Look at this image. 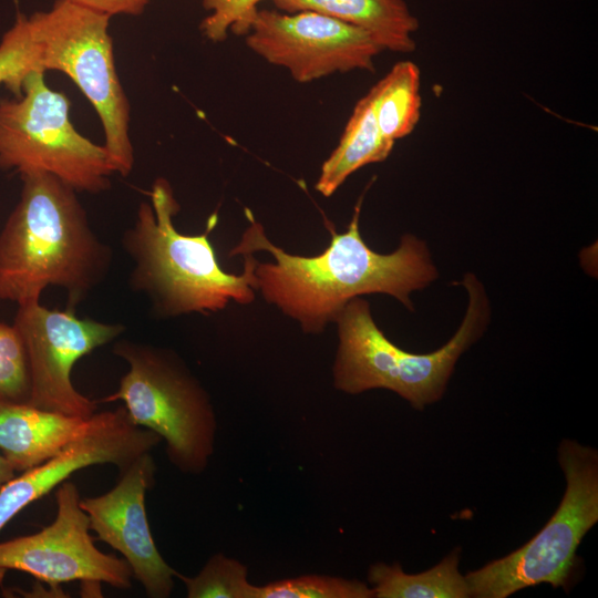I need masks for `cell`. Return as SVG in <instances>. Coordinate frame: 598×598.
I'll return each mask as SVG.
<instances>
[{"label": "cell", "instance_id": "1", "mask_svg": "<svg viewBox=\"0 0 598 598\" xmlns=\"http://www.w3.org/2000/svg\"><path fill=\"white\" fill-rule=\"evenodd\" d=\"M361 204L362 198L347 231L338 234L329 227L330 245L312 257L288 254L272 244L246 210L250 225L229 256L268 251L274 262L256 261L255 289L309 334L321 333L350 300L362 295H390L413 310L411 292L424 289L439 275L429 248L417 237L404 235L393 252L372 250L359 229Z\"/></svg>", "mask_w": 598, "mask_h": 598}, {"label": "cell", "instance_id": "2", "mask_svg": "<svg viewBox=\"0 0 598 598\" xmlns=\"http://www.w3.org/2000/svg\"><path fill=\"white\" fill-rule=\"evenodd\" d=\"M20 177V198L0 231V300L37 302L54 286L75 308L107 276L112 248L93 231L73 187L44 172Z\"/></svg>", "mask_w": 598, "mask_h": 598}, {"label": "cell", "instance_id": "3", "mask_svg": "<svg viewBox=\"0 0 598 598\" xmlns=\"http://www.w3.org/2000/svg\"><path fill=\"white\" fill-rule=\"evenodd\" d=\"M150 198L151 203L140 204L122 246L133 261L130 287L148 298L156 317L215 312L231 300L241 305L255 300L257 259L252 254L243 255L240 275L220 268L209 241L216 214L208 218L203 234L184 235L174 225L179 205L165 178L155 179Z\"/></svg>", "mask_w": 598, "mask_h": 598}, {"label": "cell", "instance_id": "4", "mask_svg": "<svg viewBox=\"0 0 598 598\" xmlns=\"http://www.w3.org/2000/svg\"><path fill=\"white\" fill-rule=\"evenodd\" d=\"M460 283L468 295L465 317L455 334L431 353L400 349L377 326L367 300H350L334 321L339 337L332 368L334 388L349 394L390 390L416 410L440 400L458 358L489 321V301L482 282L468 272Z\"/></svg>", "mask_w": 598, "mask_h": 598}, {"label": "cell", "instance_id": "5", "mask_svg": "<svg viewBox=\"0 0 598 598\" xmlns=\"http://www.w3.org/2000/svg\"><path fill=\"white\" fill-rule=\"evenodd\" d=\"M112 351L128 369L117 390L97 402L122 401L134 425L165 441L178 471L202 473L214 452L217 421L200 382L168 349L120 339Z\"/></svg>", "mask_w": 598, "mask_h": 598}, {"label": "cell", "instance_id": "6", "mask_svg": "<svg viewBox=\"0 0 598 598\" xmlns=\"http://www.w3.org/2000/svg\"><path fill=\"white\" fill-rule=\"evenodd\" d=\"M28 18L44 71L64 73L81 90L99 115L114 172L130 175L131 106L115 68L111 17L73 0H56L48 11Z\"/></svg>", "mask_w": 598, "mask_h": 598}, {"label": "cell", "instance_id": "7", "mask_svg": "<svg viewBox=\"0 0 598 598\" xmlns=\"http://www.w3.org/2000/svg\"><path fill=\"white\" fill-rule=\"evenodd\" d=\"M70 100L31 73L19 97L0 99V169L49 173L78 193L110 188L107 151L83 136L70 118Z\"/></svg>", "mask_w": 598, "mask_h": 598}, {"label": "cell", "instance_id": "8", "mask_svg": "<svg viewBox=\"0 0 598 598\" xmlns=\"http://www.w3.org/2000/svg\"><path fill=\"white\" fill-rule=\"evenodd\" d=\"M558 461L567 484L559 507L523 547L465 575L471 597L506 598L539 584L566 586L577 548L598 522V453L564 440Z\"/></svg>", "mask_w": 598, "mask_h": 598}, {"label": "cell", "instance_id": "9", "mask_svg": "<svg viewBox=\"0 0 598 598\" xmlns=\"http://www.w3.org/2000/svg\"><path fill=\"white\" fill-rule=\"evenodd\" d=\"M13 326L27 357V403L66 415H93L97 401L75 389L71 379L73 367L81 358L117 339L125 326L80 318L73 307L49 309L40 301L18 306Z\"/></svg>", "mask_w": 598, "mask_h": 598}, {"label": "cell", "instance_id": "10", "mask_svg": "<svg viewBox=\"0 0 598 598\" xmlns=\"http://www.w3.org/2000/svg\"><path fill=\"white\" fill-rule=\"evenodd\" d=\"M246 44L300 83L333 73L372 71L382 49L363 30L315 12L258 9Z\"/></svg>", "mask_w": 598, "mask_h": 598}, {"label": "cell", "instance_id": "11", "mask_svg": "<svg viewBox=\"0 0 598 598\" xmlns=\"http://www.w3.org/2000/svg\"><path fill=\"white\" fill-rule=\"evenodd\" d=\"M80 492L64 481L55 494L56 515L41 530L0 543V581L9 569L27 573L53 589L73 580L131 587L133 573L124 558L101 551L90 535Z\"/></svg>", "mask_w": 598, "mask_h": 598}, {"label": "cell", "instance_id": "12", "mask_svg": "<svg viewBox=\"0 0 598 598\" xmlns=\"http://www.w3.org/2000/svg\"><path fill=\"white\" fill-rule=\"evenodd\" d=\"M161 441L153 431L134 425L124 406L94 413L82 432L62 451L2 485L0 532L22 509L73 473L97 464H113L122 472Z\"/></svg>", "mask_w": 598, "mask_h": 598}, {"label": "cell", "instance_id": "13", "mask_svg": "<svg viewBox=\"0 0 598 598\" xmlns=\"http://www.w3.org/2000/svg\"><path fill=\"white\" fill-rule=\"evenodd\" d=\"M156 466L151 452L142 454L124 471L109 492L80 499L90 530L130 565L147 597L167 598L177 571L159 554L151 533L145 495L155 483Z\"/></svg>", "mask_w": 598, "mask_h": 598}, {"label": "cell", "instance_id": "14", "mask_svg": "<svg viewBox=\"0 0 598 598\" xmlns=\"http://www.w3.org/2000/svg\"><path fill=\"white\" fill-rule=\"evenodd\" d=\"M87 419L27 402H0V452L16 472L27 471L62 451L82 432Z\"/></svg>", "mask_w": 598, "mask_h": 598}, {"label": "cell", "instance_id": "15", "mask_svg": "<svg viewBox=\"0 0 598 598\" xmlns=\"http://www.w3.org/2000/svg\"><path fill=\"white\" fill-rule=\"evenodd\" d=\"M282 12L315 11L367 32L382 49L398 53L415 50L419 29L404 0H272Z\"/></svg>", "mask_w": 598, "mask_h": 598}, {"label": "cell", "instance_id": "16", "mask_svg": "<svg viewBox=\"0 0 598 598\" xmlns=\"http://www.w3.org/2000/svg\"><path fill=\"white\" fill-rule=\"evenodd\" d=\"M393 145L379 130L368 92L355 104L338 146L323 162L316 189L331 196L355 171L386 159Z\"/></svg>", "mask_w": 598, "mask_h": 598}, {"label": "cell", "instance_id": "17", "mask_svg": "<svg viewBox=\"0 0 598 598\" xmlns=\"http://www.w3.org/2000/svg\"><path fill=\"white\" fill-rule=\"evenodd\" d=\"M458 549L433 568L405 574L399 564L378 563L369 568L368 580L378 598H466L471 597L465 576L458 571Z\"/></svg>", "mask_w": 598, "mask_h": 598}, {"label": "cell", "instance_id": "18", "mask_svg": "<svg viewBox=\"0 0 598 598\" xmlns=\"http://www.w3.org/2000/svg\"><path fill=\"white\" fill-rule=\"evenodd\" d=\"M421 75L417 65L401 61L369 91L382 136L394 143L411 134L421 115Z\"/></svg>", "mask_w": 598, "mask_h": 598}, {"label": "cell", "instance_id": "19", "mask_svg": "<svg viewBox=\"0 0 598 598\" xmlns=\"http://www.w3.org/2000/svg\"><path fill=\"white\" fill-rule=\"evenodd\" d=\"M45 72L41 48L35 39L29 18L18 12L12 27L0 41V85H4L14 97L23 93L27 78L35 72Z\"/></svg>", "mask_w": 598, "mask_h": 598}, {"label": "cell", "instance_id": "20", "mask_svg": "<svg viewBox=\"0 0 598 598\" xmlns=\"http://www.w3.org/2000/svg\"><path fill=\"white\" fill-rule=\"evenodd\" d=\"M176 577L188 598H261V586L248 581L247 567L223 554L212 556L196 576Z\"/></svg>", "mask_w": 598, "mask_h": 598}, {"label": "cell", "instance_id": "21", "mask_svg": "<svg viewBox=\"0 0 598 598\" xmlns=\"http://www.w3.org/2000/svg\"><path fill=\"white\" fill-rule=\"evenodd\" d=\"M371 587L359 580L305 575L261 586V598H371Z\"/></svg>", "mask_w": 598, "mask_h": 598}, {"label": "cell", "instance_id": "22", "mask_svg": "<svg viewBox=\"0 0 598 598\" xmlns=\"http://www.w3.org/2000/svg\"><path fill=\"white\" fill-rule=\"evenodd\" d=\"M29 373L23 343L13 324L0 322V402H28Z\"/></svg>", "mask_w": 598, "mask_h": 598}, {"label": "cell", "instance_id": "23", "mask_svg": "<svg viewBox=\"0 0 598 598\" xmlns=\"http://www.w3.org/2000/svg\"><path fill=\"white\" fill-rule=\"evenodd\" d=\"M261 0H200L209 13L202 20L199 30L210 42L218 43L231 32L246 35Z\"/></svg>", "mask_w": 598, "mask_h": 598}, {"label": "cell", "instance_id": "24", "mask_svg": "<svg viewBox=\"0 0 598 598\" xmlns=\"http://www.w3.org/2000/svg\"><path fill=\"white\" fill-rule=\"evenodd\" d=\"M80 4L109 14L138 16L152 0H73Z\"/></svg>", "mask_w": 598, "mask_h": 598}, {"label": "cell", "instance_id": "25", "mask_svg": "<svg viewBox=\"0 0 598 598\" xmlns=\"http://www.w3.org/2000/svg\"><path fill=\"white\" fill-rule=\"evenodd\" d=\"M14 476V468L0 452V488Z\"/></svg>", "mask_w": 598, "mask_h": 598}]
</instances>
